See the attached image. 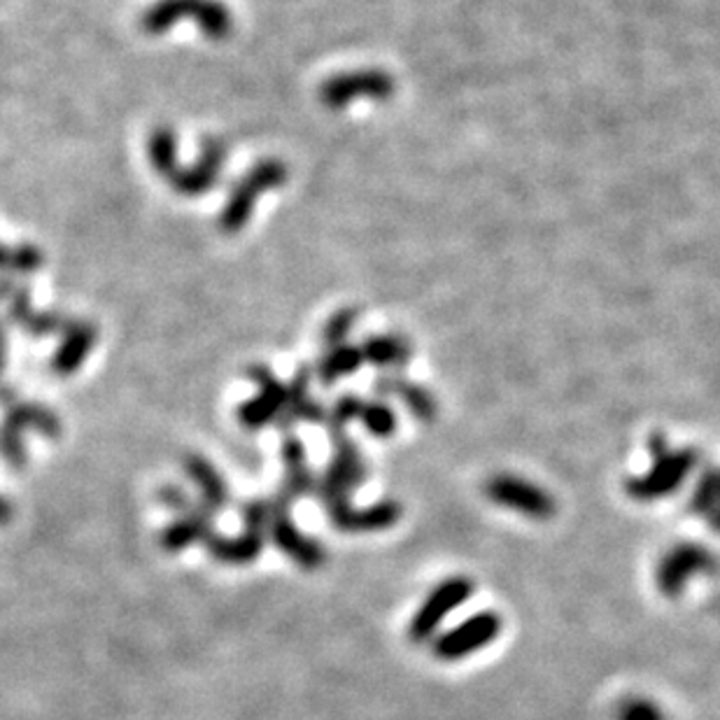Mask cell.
<instances>
[{"instance_id": "6da1fadb", "label": "cell", "mask_w": 720, "mask_h": 720, "mask_svg": "<svg viewBox=\"0 0 720 720\" xmlns=\"http://www.w3.org/2000/svg\"><path fill=\"white\" fill-rule=\"evenodd\" d=\"M649 450L653 458V469L649 473H643V476L625 481V492H628V497H632L639 504H651L662 497L674 495V492H678L680 485L686 483V479L699 462L695 450L690 448L670 450L667 441L662 439V436H653Z\"/></svg>"}, {"instance_id": "7a4b0ae2", "label": "cell", "mask_w": 720, "mask_h": 720, "mask_svg": "<svg viewBox=\"0 0 720 720\" xmlns=\"http://www.w3.org/2000/svg\"><path fill=\"white\" fill-rule=\"evenodd\" d=\"M182 19H192L211 41H226L234 31L232 12L220 0H157L143 12L140 29L147 35H159Z\"/></svg>"}, {"instance_id": "3957f363", "label": "cell", "mask_w": 720, "mask_h": 720, "mask_svg": "<svg viewBox=\"0 0 720 720\" xmlns=\"http://www.w3.org/2000/svg\"><path fill=\"white\" fill-rule=\"evenodd\" d=\"M334 446L336 452L325 471V476L315 483V492L327 514L334 508L350 504L352 492L364 485L369 473L362 452L357 450V446L346 434L334 436Z\"/></svg>"}, {"instance_id": "277c9868", "label": "cell", "mask_w": 720, "mask_h": 720, "mask_svg": "<svg viewBox=\"0 0 720 720\" xmlns=\"http://www.w3.org/2000/svg\"><path fill=\"white\" fill-rule=\"evenodd\" d=\"M245 529L238 537H217L213 535L205 541L207 553L222 564H250L255 562L267 543L269 520H271V502L269 499H250L243 506Z\"/></svg>"}, {"instance_id": "5b68a950", "label": "cell", "mask_w": 720, "mask_h": 720, "mask_svg": "<svg viewBox=\"0 0 720 720\" xmlns=\"http://www.w3.org/2000/svg\"><path fill=\"white\" fill-rule=\"evenodd\" d=\"M35 429L47 439H56L61 434V420L54 410L41 404H12L0 425V454L10 469H22L26 462L24 431Z\"/></svg>"}, {"instance_id": "8992f818", "label": "cell", "mask_w": 720, "mask_h": 720, "mask_svg": "<svg viewBox=\"0 0 720 720\" xmlns=\"http://www.w3.org/2000/svg\"><path fill=\"white\" fill-rule=\"evenodd\" d=\"M716 570H718L716 555L707 545L680 541L660 558L655 566V585L662 597L678 599L695 576L711 574Z\"/></svg>"}, {"instance_id": "52a82bcc", "label": "cell", "mask_w": 720, "mask_h": 720, "mask_svg": "<svg viewBox=\"0 0 720 720\" xmlns=\"http://www.w3.org/2000/svg\"><path fill=\"white\" fill-rule=\"evenodd\" d=\"M483 490L492 504L516 510V514L539 522L551 520L558 514V504L551 492L522 476H514V473L492 476Z\"/></svg>"}, {"instance_id": "ba28073f", "label": "cell", "mask_w": 720, "mask_h": 720, "mask_svg": "<svg viewBox=\"0 0 720 720\" xmlns=\"http://www.w3.org/2000/svg\"><path fill=\"white\" fill-rule=\"evenodd\" d=\"M285 180V166L280 161H261L257 164L248 176H245L234 189L229 203L220 215V229L224 234H238L245 224H248L255 201L267 192V189L280 187Z\"/></svg>"}, {"instance_id": "9c48e42d", "label": "cell", "mask_w": 720, "mask_h": 720, "mask_svg": "<svg viewBox=\"0 0 720 720\" xmlns=\"http://www.w3.org/2000/svg\"><path fill=\"white\" fill-rule=\"evenodd\" d=\"M502 616L497 611L473 614L452 630L434 639V655L443 662H458L490 646L502 634Z\"/></svg>"}, {"instance_id": "30bf717a", "label": "cell", "mask_w": 720, "mask_h": 720, "mask_svg": "<svg viewBox=\"0 0 720 720\" xmlns=\"http://www.w3.org/2000/svg\"><path fill=\"white\" fill-rule=\"evenodd\" d=\"M471 595H473V581L466 576H450L443 583L436 585L408 625L410 641L415 643L429 641L436 632H439L441 622L458 609V606L469 601Z\"/></svg>"}, {"instance_id": "8fae6325", "label": "cell", "mask_w": 720, "mask_h": 720, "mask_svg": "<svg viewBox=\"0 0 720 720\" xmlns=\"http://www.w3.org/2000/svg\"><path fill=\"white\" fill-rule=\"evenodd\" d=\"M269 535L280 551L285 553L292 562L303 566V570H317V566H322L327 560L325 545L315 541L313 537L303 535L301 529L292 522L288 508H278L271 504Z\"/></svg>"}, {"instance_id": "7c38bea8", "label": "cell", "mask_w": 720, "mask_h": 720, "mask_svg": "<svg viewBox=\"0 0 720 720\" xmlns=\"http://www.w3.org/2000/svg\"><path fill=\"white\" fill-rule=\"evenodd\" d=\"M250 375L261 392L255 396V400L245 402L238 408V420L245 429L255 431V429L267 427L273 418H278L280 410L288 404V390L282 387L271 375V371L263 367H252Z\"/></svg>"}, {"instance_id": "4fadbf2b", "label": "cell", "mask_w": 720, "mask_h": 720, "mask_svg": "<svg viewBox=\"0 0 720 720\" xmlns=\"http://www.w3.org/2000/svg\"><path fill=\"white\" fill-rule=\"evenodd\" d=\"M226 161V145L217 138H205L199 161L192 168H178V173L170 178V184L178 194L199 196L211 192Z\"/></svg>"}, {"instance_id": "5bb4252c", "label": "cell", "mask_w": 720, "mask_h": 720, "mask_svg": "<svg viewBox=\"0 0 720 720\" xmlns=\"http://www.w3.org/2000/svg\"><path fill=\"white\" fill-rule=\"evenodd\" d=\"M402 514H404V508L400 502L381 499L367 508H357V506L348 504L344 508L331 510V514H327V516H329V522L336 529H340V532L359 535V532H381V529H390L402 520Z\"/></svg>"}, {"instance_id": "9a60e30c", "label": "cell", "mask_w": 720, "mask_h": 720, "mask_svg": "<svg viewBox=\"0 0 720 720\" xmlns=\"http://www.w3.org/2000/svg\"><path fill=\"white\" fill-rule=\"evenodd\" d=\"M282 460H285V483H282L280 492L275 495V499H271V504L278 508L292 510V506L301 497H308L311 492H315V479L306 462V450H303V443L296 439V436H288L285 439V446H282Z\"/></svg>"}, {"instance_id": "2e32d148", "label": "cell", "mask_w": 720, "mask_h": 720, "mask_svg": "<svg viewBox=\"0 0 720 720\" xmlns=\"http://www.w3.org/2000/svg\"><path fill=\"white\" fill-rule=\"evenodd\" d=\"M213 535V514L199 504L180 514L176 522H170L159 541L164 551L178 553L194 543H205Z\"/></svg>"}, {"instance_id": "e0dca14e", "label": "cell", "mask_w": 720, "mask_h": 720, "mask_svg": "<svg viewBox=\"0 0 720 720\" xmlns=\"http://www.w3.org/2000/svg\"><path fill=\"white\" fill-rule=\"evenodd\" d=\"M97 344V329L89 322H70L59 350L52 359V369L59 375H72L82 367L87 355Z\"/></svg>"}, {"instance_id": "ac0fdd59", "label": "cell", "mask_w": 720, "mask_h": 720, "mask_svg": "<svg viewBox=\"0 0 720 720\" xmlns=\"http://www.w3.org/2000/svg\"><path fill=\"white\" fill-rule=\"evenodd\" d=\"M184 469L201 492V506H205L211 514L224 510L229 506V485L224 483L222 473L207 462L201 454H189L184 460Z\"/></svg>"}, {"instance_id": "d6986e66", "label": "cell", "mask_w": 720, "mask_h": 720, "mask_svg": "<svg viewBox=\"0 0 720 720\" xmlns=\"http://www.w3.org/2000/svg\"><path fill=\"white\" fill-rule=\"evenodd\" d=\"M688 510L720 532V469L711 466L699 476L688 502Z\"/></svg>"}, {"instance_id": "ffe728a7", "label": "cell", "mask_w": 720, "mask_h": 720, "mask_svg": "<svg viewBox=\"0 0 720 720\" xmlns=\"http://www.w3.org/2000/svg\"><path fill=\"white\" fill-rule=\"evenodd\" d=\"M10 301H12V306H10L12 319H16L19 325H22L26 331H31L35 336H45L49 331H56V329L64 327V317L61 315L31 311L29 292L24 288H12Z\"/></svg>"}, {"instance_id": "44dd1931", "label": "cell", "mask_w": 720, "mask_h": 720, "mask_svg": "<svg viewBox=\"0 0 720 720\" xmlns=\"http://www.w3.org/2000/svg\"><path fill=\"white\" fill-rule=\"evenodd\" d=\"M149 161L164 178H173L178 173V143L176 134L168 126H159L149 136Z\"/></svg>"}, {"instance_id": "7402d4cb", "label": "cell", "mask_w": 720, "mask_h": 720, "mask_svg": "<svg viewBox=\"0 0 720 720\" xmlns=\"http://www.w3.org/2000/svg\"><path fill=\"white\" fill-rule=\"evenodd\" d=\"M288 415L282 425H290L292 420H322V408L308 400V375L299 373L292 390H288Z\"/></svg>"}, {"instance_id": "603a6c76", "label": "cell", "mask_w": 720, "mask_h": 720, "mask_svg": "<svg viewBox=\"0 0 720 720\" xmlns=\"http://www.w3.org/2000/svg\"><path fill=\"white\" fill-rule=\"evenodd\" d=\"M616 720H667V716L649 697H625L616 711Z\"/></svg>"}, {"instance_id": "cb8c5ba5", "label": "cell", "mask_w": 720, "mask_h": 720, "mask_svg": "<svg viewBox=\"0 0 720 720\" xmlns=\"http://www.w3.org/2000/svg\"><path fill=\"white\" fill-rule=\"evenodd\" d=\"M362 420H364L367 429L375 436H390L396 427L392 410L385 406H378V404L362 408Z\"/></svg>"}, {"instance_id": "d4e9b609", "label": "cell", "mask_w": 720, "mask_h": 720, "mask_svg": "<svg viewBox=\"0 0 720 720\" xmlns=\"http://www.w3.org/2000/svg\"><path fill=\"white\" fill-rule=\"evenodd\" d=\"M43 267V252L33 245H19L10 255V271L16 275H29Z\"/></svg>"}, {"instance_id": "484cf974", "label": "cell", "mask_w": 720, "mask_h": 720, "mask_svg": "<svg viewBox=\"0 0 720 720\" xmlns=\"http://www.w3.org/2000/svg\"><path fill=\"white\" fill-rule=\"evenodd\" d=\"M159 499L164 506H168L170 510H176V514H184V510L192 508L194 504L189 502L187 497V492H182L180 487L176 485H166L161 492H159Z\"/></svg>"}, {"instance_id": "4316f807", "label": "cell", "mask_w": 720, "mask_h": 720, "mask_svg": "<svg viewBox=\"0 0 720 720\" xmlns=\"http://www.w3.org/2000/svg\"><path fill=\"white\" fill-rule=\"evenodd\" d=\"M12 514H14V510H12L10 502L5 497H0V527L8 525L12 520Z\"/></svg>"}, {"instance_id": "83f0119b", "label": "cell", "mask_w": 720, "mask_h": 720, "mask_svg": "<svg viewBox=\"0 0 720 720\" xmlns=\"http://www.w3.org/2000/svg\"><path fill=\"white\" fill-rule=\"evenodd\" d=\"M10 255H12V250L0 245V269H10Z\"/></svg>"}, {"instance_id": "f1b7e54d", "label": "cell", "mask_w": 720, "mask_h": 720, "mask_svg": "<svg viewBox=\"0 0 720 720\" xmlns=\"http://www.w3.org/2000/svg\"><path fill=\"white\" fill-rule=\"evenodd\" d=\"M5 367V336H3V329H0V371H3Z\"/></svg>"}]
</instances>
